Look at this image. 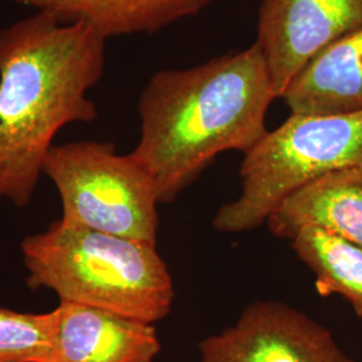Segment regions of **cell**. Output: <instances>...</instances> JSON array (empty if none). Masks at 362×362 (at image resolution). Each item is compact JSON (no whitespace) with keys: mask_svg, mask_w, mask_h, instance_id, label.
Here are the masks:
<instances>
[{"mask_svg":"<svg viewBox=\"0 0 362 362\" xmlns=\"http://www.w3.org/2000/svg\"><path fill=\"white\" fill-rule=\"evenodd\" d=\"M279 98L254 43L207 62L156 71L139 100L140 139L130 152L168 204L218 156L247 153L266 136Z\"/></svg>","mask_w":362,"mask_h":362,"instance_id":"obj_1","label":"cell"},{"mask_svg":"<svg viewBox=\"0 0 362 362\" xmlns=\"http://www.w3.org/2000/svg\"><path fill=\"white\" fill-rule=\"evenodd\" d=\"M106 39L37 11L0 31V202L26 207L57 133L93 122Z\"/></svg>","mask_w":362,"mask_h":362,"instance_id":"obj_2","label":"cell"},{"mask_svg":"<svg viewBox=\"0 0 362 362\" xmlns=\"http://www.w3.org/2000/svg\"><path fill=\"white\" fill-rule=\"evenodd\" d=\"M30 288L155 324L173 305V281L155 245L54 221L22 242Z\"/></svg>","mask_w":362,"mask_h":362,"instance_id":"obj_3","label":"cell"},{"mask_svg":"<svg viewBox=\"0 0 362 362\" xmlns=\"http://www.w3.org/2000/svg\"><path fill=\"white\" fill-rule=\"evenodd\" d=\"M346 168H362V112L291 113L245 153L240 194L219 208L212 226L220 233L252 231L266 224L287 196Z\"/></svg>","mask_w":362,"mask_h":362,"instance_id":"obj_4","label":"cell"},{"mask_svg":"<svg viewBox=\"0 0 362 362\" xmlns=\"http://www.w3.org/2000/svg\"><path fill=\"white\" fill-rule=\"evenodd\" d=\"M42 173L59 192L66 224L156 246L160 203L130 153L118 155L113 144L95 140L55 145Z\"/></svg>","mask_w":362,"mask_h":362,"instance_id":"obj_5","label":"cell"},{"mask_svg":"<svg viewBox=\"0 0 362 362\" xmlns=\"http://www.w3.org/2000/svg\"><path fill=\"white\" fill-rule=\"evenodd\" d=\"M197 348L199 362H353L325 326L278 300L250 303Z\"/></svg>","mask_w":362,"mask_h":362,"instance_id":"obj_6","label":"cell"},{"mask_svg":"<svg viewBox=\"0 0 362 362\" xmlns=\"http://www.w3.org/2000/svg\"><path fill=\"white\" fill-rule=\"evenodd\" d=\"M362 26V0H262L255 45L281 98L298 73Z\"/></svg>","mask_w":362,"mask_h":362,"instance_id":"obj_7","label":"cell"},{"mask_svg":"<svg viewBox=\"0 0 362 362\" xmlns=\"http://www.w3.org/2000/svg\"><path fill=\"white\" fill-rule=\"evenodd\" d=\"M52 311V362H153L161 350L153 324L71 302Z\"/></svg>","mask_w":362,"mask_h":362,"instance_id":"obj_8","label":"cell"},{"mask_svg":"<svg viewBox=\"0 0 362 362\" xmlns=\"http://www.w3.org/2000/svg\"><path fill=\"white\" fill-rule=\"evenodd\" d=\"M269 231L291 240L318 227L362 248V168L327 173L287 196L266 221Z\"/></svg>","mask_w":362,"mask_h":362,"instance_id":"obj_9","label":"cell"},{"mask_svg":"<svg viewBox=\"0 0 362 362\" xmlns=\"http://www.w3.org/2000/svg\"><path fill=\"white\" fill-rule=\"evenodd\" d=\"M281 98L293 115L362 112V26L313 58Z\"/></svg>","mask_w":362,"mask_h":362,"instance_id":"obj_10","label":"cell"},{"mask_svg":"<svg viewBox=\"0 0 362 362\" xmlns=\"http://www.w3.org/2000/svg\"><path fill=\"white\" fill-rule=\"evenodd\" d=\"M57 16L62 23H83L103 38L153 34L197 15L214 0H10Z\"/></svg>","mask_w":362,"mask_h":362,"instance_id":"obj_11","label":"cell"},{"mask_svg":"<svg viewBox=\"0 0 362 362\" xmlns=\"http://www.w3.org/2000/svg\"><path fill=\"white\" fill-rule=\"evenodd\" d=\"M290 246L314 274L318 293L345 298L362 318V248L318 227L299 230Z\"/></svg>","mask_w":362,"mask_h":362,"instance_id":"obj_12","label":"cell"},{"mask_svg":"<svg viewBox=\"0 0 362 362\" xmlns=\"http://www.w3.org/2000/svg\"><path fill=\"white\" fill-rule=\"evenodd\" d=\"M54 311L33 314L0 308V362H52Z\"/></svg>","mask_w":362,"mask_h":362,"instance_id":"obj_13","label":"cell"}]
</instances>
